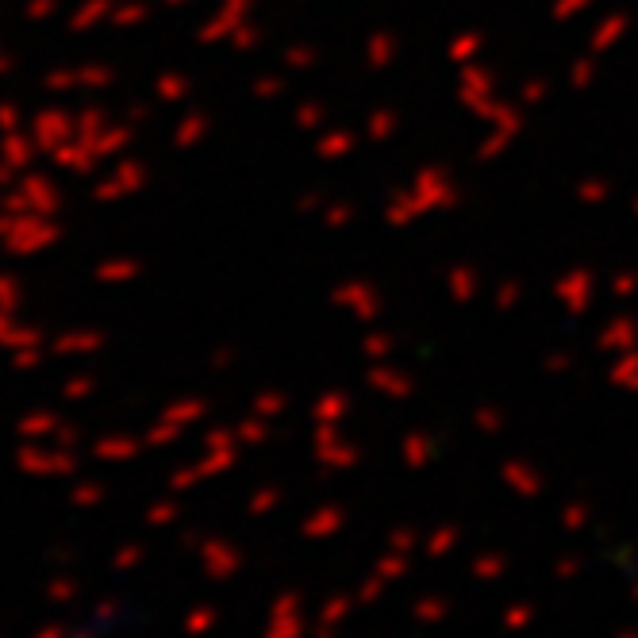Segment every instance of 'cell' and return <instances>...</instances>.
<instances>
[{
  "mask_svg": "<svg viewBox=\"0 0 638 638\" xmlns=\"http://www.w3.org/2000/svg\"><path fill=\"white\" fill-rule=\"evenodd\" d=\"M373 573H377V577H385V581H400V577L408 573V554H400V550L381 554L377 565H373Z\"/></svg>",
  "mask_w": 638,
  "mask_h": 638,
  "instance_id": "cell-10",
  "label": "cell"
},
{
  "mask_svg": "<svg viewBox=\"0 0 638 638\" xmlns=\"http://www.w3.org/2000/svg\"><path fill=\"white\" fill-rule=\"evenodd\" d=\"M100 631H104V627H97V623H85V627H74V631H70L66 638H100Z\"/></svg>",
  "mask_w": 638,
  "mask_h": 638,
  "instance_id": "cell-21",
  "label": "cell"
},
{
  "mask_svg": "<svg viewBox=\"0 0 638 638\" xmlns=\"http://www.w3.org/2000/svg\"><path fill=\"white\" fill-rule=\"evenodd\" d=\"M354 592H331L323 604H319L316 612V627H323V631H339L346 619H350V612H354Z\"/></svg>",
  "mask_w": 638,
  "mask_h": 638,
  "instance_id": "cell-5",
  "label": "cell"
},
{
  "mask_svg": "<svg viewBox=\"0 0 638 638\" xmlns=\"http://www.w3.org/2000/svg\"><path fill=\"white\" fill-rule=\"evenodd\" d=\"M100 500H104V489L93 485V481H81V485H74V492H70V504H74V508H97Z\"/></svg>",
  "mask_w": 638,
  "mask_h": 638,
  "instance_id": "cell-14",
  "label": "cell"
},
{
  "mask_svg": "<svg viewBox=\"0 0 638 638\" xmlns=\"http://www.w3.org/2000/svg\"><path fill=\"white\" fill-rule=\"evenodd\" d=\"M97 454L100 458H108V462H116V458H131V454H135V446H131L127 439H104L97 446Z\"/></svg>",
  "mask_w": 638,
  "mask_h": 638,
  "instance_id": "cell-17",
  "label": "cell"
},
{
  "mask_svg": "<svg viewBox=\"0 0 638 638\" xmlns=\"http://www.w3.org/2000/svg\"><path fill=\"white\" fill-rule=\"evenodd\" d=\"M43 596H47L50 604L66 608V604L81 600V581H77V577H70V573H54V577L47 581V589H43Z\"/></svg>",
  "mask_w": 638,
  "mask_h": 638,
  "instance_id": "cell-8",
  "label": "cell"
},
{
  "mask_svg": "<svg viewBox=\"0 0 638 638\" xmlns=\"http://www.w3.org/2000/svg\"><path fill=\"white\" fill-rule=\"evenodd\" d=\"M50 558H54V562H62V565H70L74 562V550H54Z\"/></svg>",
  "mask_w": 638,
  "mask_h": 638,
  "instance_id": "cell-22",
  "label": "cell"
},
{
  "mask_svg": "<svg viewBox=\"0 0 638 638\" xmlns=\"http://www.w3.org/2000/svg\"><path fill=\"white\" fill-rule=\"evenodd\" d=\"M343 523H346V512L339 508V504H319L312 516H304V523H300V535L304 539H335L339 531H343Z\"/></svg>",
  "mask_w": 638,
  "mask_h": 638,
  "instance_id": "cell-4",
  "label": "cell"
},
{
  "mask_svg": "<svg viewBox=\"0 0 638 638\" xmlns=\"http://www.w3.org/2000/svg\"><path fill=\"white\" fill-rule=\"evenodd\" d=\"M319 462L331 469H350L358 462V450H354L350 442L335 439L331 431H323V435H319Z\"/></svg>",
  "mask_w": 638,
  "mask_h": 638,
  "instance_id": "cell-6",
  "label": "cell"
},
{
  "mask_svg": "<svg viewBox=\"0 0 638 638\" xmlns=\"http://www.w3.org/2000/svg\"><path fill=\"white\" fill-rule=\"evenodd\" d=\"M220 627V612H216V604H193L189 612L181 615V631L189 638H204L212 635Z\"/></svg>",
  "mask_w": 638,
  "mask_h": 638,
  "instance_id": "cell-7",
  "label": "cell"
},
{
  "mask_svg": "<svg viewBox=\"0 0 638 638\" xmlns=\"http://www.w3.org/2000/svg\"><path fill=\"white\" fill-rule=\"evenodd\" d=\"M143 562H147V546H143V542H127V546H120V550L112 554V569H116V573H135Z\"/></svg>",
  "mask_w": 638,
  "mask_h": 638,
  "instance_id": "cell-9",
  "label": "cell"
},
{
  "mask_svg": "<svg viewBox=\"0 0 638 638\" xmlns=\"http://www.w3.org/2000/svg\"><path fill=\"white\" fill-rule=\"evenodd\" d=\"M200 554V569H204V577L208 581H231V577H239L246 565V550L239 542L231 539H220V535H212V539H204L197 546Z\"/></svg>",
  "mask_w": 638,
  "mask_h": 638,
  "instance_id": "cell-2",
  "label": "cell"
},
{
  "mask_svg": "<svg viewBox=\"0 0 638 638\" xmlns=\"http://www.w3.org/2000/svg\"><path fill=\"white\" fill-rule=\"evenodd\" d=\"M120 615H123V604H120V600L104 596V600H97V608H93V623H97V627H108V623H116Z\"/></svg>",
  "mask_w": 638,
  "mask_h": 638,
  "instance_id": "cell-16",
  "label": "cell"
},
{
  "mask_svg": "<svg viewBox=\"0 0 638 638\" xmlns=\"http://www.w3.org/2000/svg\"><path fill=\"white\" fill-rule=\"evenodd\" d=\"M450 546H454V531H439V535H431V539H427V554H435V558H439V554H446Z\"/></svg>",
  "mask_w": 638,
  "mask_h": 638,
  "instance_id": "cell-18",
  "label": "cell"
},
{
  "mask_svg": "<svg viewBox=\"0 0 638 638\" xmlns=\"http://www.w3.org/2000/svg\"><path fill=\"white\" fill-rule=\"evenodd\" d=\"M177 519H181V504H173V500H158V504H150L147 508L150 527H170Z\"/></svg>",
  "mask_w": 638,
  "mask_h": 638,
  "instance_id": "cell-12",
  "label": "cell"
},
{
  "mask_svg": "<svg viewBox=\"0 0 638 638\" xmlns=\"http://www.w3.org/2000/svg\"><path fill=\"white\" fill-rule=\"evenodd\" d=\"M66 635H70L66 627H58V623H47V627H39V631H35L31 638H66Z\"/></svg>",
  "mask_w": 638,
  "mask_h": 638,
  "instance_id": "cell-20",
  "label": "cell"
},
{
  "mask_svg": "<svg viewBox=\"0 0 638 638\" xmlns=\"http://www.w3.org/2000/svg\"><path fill=\"white\" fill-rule=\"evenodd\" d=\"M312 638H339V631H323V627H316V631H312Z\"/></svg>",
  "mask_w": 638,
  "mask_h": 638,
  "instance_id": "cell-23",
  "label": "cell"
},
{
  "mask_svg": "<svg viewBox=\"0 0 638 638\" xmlns=\"http://www.w3.org/2000/svg\"><path fill=\"white\" fill-rule=\"evenodd\" d=\"M20 469L31 473V477H70L77 469L74 454L66 450H43V446H31L20 454Z\"/></svg>",
  "mask_w": 638,
  "mask_h": 638,
  "instance_id": "cell-3",
  "label": "cell"
},
{
  "mask_svg": "<svg viewBox=\"0 0 638 638\" xmlns=\"http://www.w3.org/2000/svg\"><path fill=\"white\" fill-rule=\"evenodd\" d=\"M412 546H416V535H412V531H393V535H389V550H400V554H408Z\"/></svg>",
  "mask_w": 638,
  "mask_h": 638,
  "instance_id": "cell-19",
  "label": "cell"
},
{
  "mask_svg": "<svg viewBox=\"0 0 638 638\" xmlns=\"http://www.w3.org/2000/svg\"><path fill=\"white\" fill-rule=\"evenodd\" d=\"M385 585H389L385 577L369 573V577H362V581H358V589H354V600H358L362 608H373V604H377V600L385 596Z\"/></svg>",
  "mask_w": 638,
  "mask_h": 638,
  "instance_id": "cell-11",
  "label": "cell"
},
{
  "mask_svg": "<svg viewBox=\"0 0 638 638\" xmlns=\"http://www.w3.org/2000/svg\"><path fill=\"white\" fill-rule=\"evenodd\" d=\"M412 615H416L419 623H439L442 615H446V600L442 596H419Z\"/></svg>",
  "mask_w": 638,
  "mask_h": 638,
  "instance_id": "cell-13",
  "label": "cell"
},
{
  "mask_svg": "<svg viewBox=\"0 0 638 638\" xmlns=\"http://www.w3.org/2000/svg\"><path fill=\"white\" fill-rule=\"evenodd\" d=\"M308 615H304V596L296 589L277 592L270 600V615H266V631L262 638H308Z\"/></svg>",
  "mask_w": 638,
  "mask_h": 638,
  "instance_id": "cell-1",
  "label": "cell"
},
{
  "mask_svg": "<svg viewBox=\"0 0 638 638\" xmlns=\"http://www.w3.org/2000/svg\"><path fill=\"white\" fill-rule=\"evenodd\" d=\"M277 504H281V492H277V489H258L254 496H250V504H246V508H250V516H270Z\"/></svg>",
  "mask_w": 638,
  "mask_h": 638,
  "instance_id": "cell-15",
  "label": "cell"
}]
</instances>
